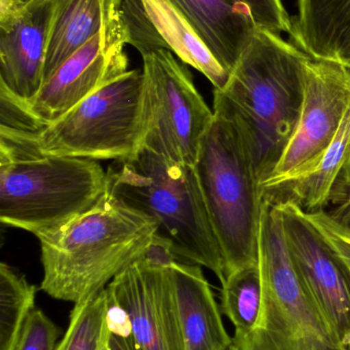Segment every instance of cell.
Returning a JSON list of instances; mask_svg holds the SVG:
<instances>
[{"label":"cell","instance_id":"obj_19","mask_svg":"<svg viewBox=\"0 0 350 350\" xmlns=\"http://www.w3.org/2000/svg\"><path fill=\"white\" fill-rule=\"evenodd\" d=\"M222 312L242 336L256 329L263 308V282L259 265L230 273L222 284Z\"/></svg>","mask_w":350,"mask_h":350},{"label":"cell","instance_id":"obj_16","mask_svg":"<svg viewBox=\"0 0 350 350\" xmlns=\"http://www.w3.org/2000/svg\"><path fill=\"white\" fill-rule=\"evenodd\" d=\"M179 321L186 350H227L234 342L201 267L175 262L171 267Z\"/></svg>","mask_w":350,"mask_h":350},{"label":"cell","instance_id":"obj_8","mask_svg":"<svg viewBox=\"0 0 350 350\" xmlns=\"http://www.w3.org/2000/svg\"><path fill=\"white\" fill-rule=\"evenodd\" d=\"M147 133L144 148L195 165L201 139L214 120L192 75L172 51L142 53Z\"/></svg>","mask_w":350,"mask_h":350},{"label":"cell","instance_id":"obj_20","mask_svg":"<svg viewBox=\"0 0 350 350\" xmlns=\"http://www.w3.org/2000/svg\"><path fill=\"white\" fill-rule=\"evenodd\" d=\"M107 290L74 304L69 327L55 350H111Z\"/></svg>","mask_w":350,"mask_h":350},{"label":"cell","instance_id":"obj_3","mask_svg":"<svg viewBox=\"0 0 350 350\" xmlns=\"http://www.w3.org/2000/svg\"><path fill=\"white\" fill-rule=\"evenodd\" d=\"M146 133L143 73L129 70L37 131L0 126V155L125 162L142 151Z\"/></svg>","mask_w":350,"mask_h":350},{"label":"cell","instance_id":"obj_14","mask_svg":"<svg viewBox=\"0 0 350 350\" xmlns=\"http://www.w3.org/2000/svg\"><path fill=\"white\" fill-rule=\"evenodd\" d=\"M349 157L350 104L330 146L312 163L261 183V200L271 206L294 204L308 214L324 211L331 187Z\"/></svg>","mask_w":350,"mask_h":350},{"label":"cell","instance_id":"obj_24","mask_svg":"<svg viewBox=\"0 0 350 350\" xmlns=\"http://www.w3.org/2000/svg\"><path fill=\"white\" fill-rule=\"evenodd\" d=\"M324 211L335 222L350 230V157L331 187Z\"/></svg>","mask_w":350,"mask_h":350},{"label":"cell","instance_id":"obj_18","mask_svg":"<svg viewBox=\"0 0 350 350\" xmlns=\"http://www.w3.org/2000/svg\"><path fill=\"white\" fill-rule=\"evenodd\" d=\"M290 38L312 59L350 69V0H297Z\"/></svg>","mask_w":350,"mask_h":350},{"label":"cell","instance_id":"obj_23","mask_svg":"<svg viewBox=\"0 0 350 350\" xmlns=\"http://www.w3.org/2000/svg\"><path fill=\"white\" fill-rule=\"evenodd\" d=\"M250 6L257 26L281 34L291 35L293 18L288 14L282 0H242Z\"/></svg>","mask_w":350,"mask_h":350},{"label":"cell","instance_id":"obj_7","mask_svg":"<svg viewBox=\"0 0 350 350\" xmlns=\"http://www.w3.org/2000/svg\"><path fill=\"white\" fill-rule=\"evenodd\" d=\"M132 36L123 12L82 45L24 104L1 102V124L37 131L69 112L76 105L129 71L125 45Z\"/></svg>","mask_w":350,"mask_h":350},{"label":"cell","instance_id":"obj_29","mask_svg":"<svg viewBox=\"0 0 350 350\" xmlns=\"http://www.w3.org/2000/svg\"><path fill=\"white\" fill-rule=\"evenodd\" d=\"M227 350H242V349H240V345L234 340V342H232V345H230L229 349Z\"/></svg>","mask_w":350,"mask_h":350},{"label":"cell","instance_id":"obj_21","mask_svg":"<svg viewBox=\"0 0 350 350\" xmlns=\"http://www.w3.org/2000/svg\"><path fill=\"white\" fill-rule=\"evenodd\" d=\"M36 287L6 263L0 265V350H12L35 308Z\"/></svg>","mask_w":350,"mask_h":350},{"label":"cell","instance_id":"obj_9","mask_svg":"<svg viewBox=\"0 0 350 350\" xmlns=\"http://www.w3.org/2000/svg\"><path fill=\"white\" fill-rule=\"evenodd\" d=\"M281 212L288 251L337 350H350V269L308 214L294 204Z\"/></svg>","mask_w":350,"mask_h":350},{"label":"cell","instance_id":"obj_22","mask_svg":"<svg viewBox=\"0 0 350 350\" xmlns=\"http://www.w3.org/2000/svg\"><path fill=\"white\" fill-rule=\"evenodd\" d=\"M59 329L42 310L34 308L25 322L12 350H55Z\"/></svg>","mask_w":350,"mask_h":350},{"label":"cell","instance_id":"obj_27","mask_svg":"<svg viewBox=\"0 0 350 350\" xmlns=\"http://www.w3.org/2000/svg\"><path fill=\"white\" fill-rule=\"evenodd\" d=\"M107 297H108L107 322L111 333L117 336L132 337V326L129 314L118 302L115 301L114 298L109 294L108 290H107Z\"/></svg>","mask_w":350,"mask_h":350},{"label":"cell","instance_id":"obj_13","mask_svg":"<svg viewBox=\"0 0 350 350\" xmlns=\"http://www.w3.org/2000/svg\"><path fill=\"white\" fill-rule=\"evenodd\" d=\"M123 12L131 32V44L141 55L168 49L182 63L205 75L216 90L226 85L229 72L168 0H125Z\"/></svg>","mask_w":350,"mask_h":350},{"label":"cell","instance_id":"obj_25","mask_svg":"<svg viewBox=\"0 0 350 350\" xmlns=\"http://www.w3.org/2000/svg\"><path fill=\"white\" fill-rule=\"evenodd\" d=\"M308 216L350 269V230L335 222L325 211L308 214Z\"/></svg>","mask_w":350,"mask_h":350},{"label":"cell","instance_id":"obj_6","mask_svg":"<svg viewBox=\"0 0 350 350\" xmlns=\"http://www.w3.org/2000/svg\"><path fill=\"white\" fill-rule=\"evenodd\" d=\"M108 189L96 160L0 155V220L38 237L92 209Z\"/></svg>","mask_w":350,"mask_h":350},{"label":"cell","instance_id":"obj_12","mask_svg":"<svg viewBox=\"0 0 350 350\" xmlns=\"http://www.w3.org/2000/svg\"><path fill=\"white\" fill-rule=\"evenodd\" d=\"M106 288L129 314L136 349L186 350L171 267H153L141 259Z\"/></svg>","mask_w":350,"mask_h":350},{"label":"cell","instance_id":"obj_17","mask_svg":"<svg viewBox=\"0 0 350 350\" xmlns=\"http://www.w3.org/2000/svg\"><path fill=\"white\" fill-rule=\"evenodd\" d=\"M123 1L55 0L45 53L43 83L107 23L121 16Z\"/></svg>","mask_w":350,"mask_h":350},{"label":"cell","instance_id":"obj_11","mask_svg":"<svg viewBox=\"0 0 350 350\" xmlns=\"http://www.w3.org/2000/svg\"><path fill=\"white\" fill-rule=\"evenodd\" d=\"M349 104V68L310 57L305 64V90L297 129L273 176L316 160L338 133Z\"/></svg>","mask_w":350,"mask_h":350},{"label":"cell","instance_id":"obj_2","mask_svg":"<svg viewBox=\"0 0 350 350\" xmlns=\"http://www.w3.org/2000/svg\"><path fill=\"white\" fill-rule=\"evenodd\" d=\"M158 230L155 220L107 189L100 201L64 226L36 237L43 292L62 301H84L141 260Z\"/></svg>","mask_w":350,"mask_h":350},{"label":"cell","instance_id":"obj_10","mask_svg":"<svg viewBox=\"0 0 350 350\" xmlns=\"http://www.w3.org/2000/svg\"><path fill=\"white\" fill-rule=\"evenodd\" d=\"M55 0H0V100L24 104L43 84Z\"/></svg>","mask_w":350,"mask_h":350},{"label":"cell","instance_id":"obj_1","mask_svg":"<svg viewBox=\"0 0 350 350\" xmlns=\"http://www.w3.org/2000/svg\"><path fill=\"white\" fill-rule=\"evenodd\" d=\"M308 53L281 34L257 27L213 110L229 119L248 152L255 178L275 174L301 114Z\"/></svg>","mask_w":350,"mask_h":350},{"label":"cell","instance_id":"obj_28","mask_svg":"<svg viewBox=\"0 0 350 350\" xmlns=\"http://www.w3.org/2000/svg\"><path fill=\"white\" fill-rule=\"evenodd\" d=\"M111 350H137L132 337H121L113 335L111 337Z\"/></svg>","mask_w":350,"mask_h":350},{"label":"cell","instance_id":"obj_26","mask_svg":"<svg viewBox=\"0 0 350 350\" xmlns=\"http://www.w3.org/2000/svg\"><path fill=\"white\" fill-rule=\"evenodd\" d=\"M142 259L148 265L164 267V269H168L178 261L177 260L178 257L173 250L172 243L168 239L158 234V232L154 236L151 244L148 247L147 251Z\"/></svg>","mask_w":350,"mask_h":350},{"label":"cell","instance_id":"obj_4","mask_svg":"<svg viewBox=\"0 0 350 350\" xmlns=\"http://www.w3.org/2000/svg\"><path fill=\"white\" fill-rule=\"evenodd\" d=\"M109 189L151 216L158 234L168 239L177 257L207 267L222 284L225 262L210 219L195 166L168 159L143 148L133 159L107 170Z\"/></svg>","mask_w":350,"mask_h":350},{"label":"cell","instance_id":"obj_5","mask_svg":"<svg viewBox=\"0 0 350 350\" xmlns=\"http://www.w3.org/2000/svg\"><path fill=\"white\" fill-rule=\"evenodd\" d=\"M195 166L223 253L226 278L258 265L262 212L259 185L238 129L215 111Z\"/></svg>","mask_w":350,"mask_h":350},{"label":"cell","instance_id":"obj_15","mask_svg":"<svg viewBox=\"0 0 350 350\" xmlns=\"http://www.w3.org/2000/svg\"><path fill=\"white\" fill-rule=\"evenodd\" d=\"M186 18L220 64L232 72L257 29L242 0H168Z\"/></svg>","mask_w":350,"mask_h":350}]
</instances>
